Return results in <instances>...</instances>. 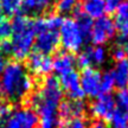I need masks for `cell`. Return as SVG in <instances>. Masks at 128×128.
I'll use <instances>...</instances> for the list:
<instances>
[{"instance_id": "obj_1", "label": "cell", "mask_w": 128, "mask_h": 128, "mask_svg": "<svg viewBox=\"0 0 128 128\" xmlns=\"http://www.w3.org/2000/svg\"><path fill=\"white\" fill-rule=\"evenodd\" d=\"M63 101L60 81L54 76L44 78L39 89L31 96V104L39 120V128H60L58 107Z\"/></svg>"}, {"instance_id": "obj_2", "label": "cell", "mask_w": 128, "mask_h": 128, "mask_svg": "<svg viewBox=\"0 0 128 128\" xmlns=\"http://www.w3.org/2000/svg\"><path fill=\"white\" fill-rule=\"evenodd\" d=\"M34 87V81L30 76L28 68L14 60L7 63L0 77V94L6 100L13 103L23 101L31 94Z\"/></svg>"}, {"instance_id": "obj_3", "label": "cell", "mask_w": 128, "mask_h": 128, "mask_svg": "<svg viewBox=\"0 0 128 128\" xmlns=\"http://www.w3.org/2000/svg\"><path fill=\"white\" fill-rule=\"evenodd\" d=\"M11 31V40H8L10 55L17 60H25L28 57L36 39V28L34 19H31L25 14L16 16Z\"/></svg>"}, {"instance_id": "obj_4", "label": "cell", "mask_w": 128, "mask_h": 128, "mask_svg": "<svg viewBox=\"0 0 128 128\" xmlns=\"http://www.w3.org/2000/svg\"><path fill=\"white\" fill-rule=\"evenodd\" d=\"M34 28H36V39H34L33 48L36 52L46 56L55 52L60 44L58 30L48 28L44 17L34 19Z\"/></svg>"}, {"instance_id": "obj_5", "label": "cell", "mask_w": 128, "mask_h": 128, "mask_svg": "<svg viewBox=\"0 0 128 128\" xmlns=\"http://www.w3.org/2000/svg\"><path fill=\"white\" fill-rule=\"evenodd\" d=\"M39 120L31 108L18 107L10 109L1 118L0 128H37Z\"/></svg>"}, {"instance_id": "obj_6", "label": "cell", "mask_w": 128, "mask_h": 128, "mask_svg": "<svg viewBox=\"0 0 128 128\" xmlns=\"http://www.w3.org/2000/svg\"><path fill=\"white\" fill-rule=\"evenodd\" d=\"M60 43L66 52H77L82 49L86 39L80 31L76 20L72 18H63L60 28Z\"/></svg>"}, {"instance_id": "obj_7", "label": "cell", "mask_w": 128, "mask_h": 128, "mask_svg": "<svg viewBox=\"0 0 128 128\" xmlns=\"http://www.w3.org/2000/svg\"><path fill=\"white\" fill-rule=\"evenodd\" d=\"M115 23L109 17H100L92 24L90 40L96 46H102L115 36Z\"/></svg>"}, {"instance_id": "obj_8", "label": "cell", "mask_w": 128, "mask_h": 128, "mask_svg": "<svg viewBox=\"0 0 128 128\" xmlns=\"http://www.w3.org/2000/svg\"><path fill=\"white\" fill-rule=\"evenodd\" d=\"M115 101V110L112 124L114 128L127 127L128 124V88L120 89L116 96L114 97Z\"/></svg>"}, {"instance_id": "obj_9", "label": "cell", "mask_w": 128, "mask_h": 128, "mask_svg": "<svg viewBox=\"0 0 128 128\" xmlns=\"http://www.w3.org/2000/svg\"><path fill=\"white\" fill-rule=\"evenodd\" d=\"M115 110L114 97L107 95H100L90 104V113L96 119L103 120L106 122H110Z\"/></svg>"}, {"instance_id": "obj_10", "label": "cell", "mask_w": 128, "mask_h": 128, "mask_svg": "<svg viewBox=\"0 0 128 128\" xmlns=\"http://www.w3.org/2000/svg\"><path fill=\"white\" fill-rule=\"evenodd\" d=\"M102 74L92 68H88L82 70L80 76V82L84 95L89 97H97L100 96V83Z\"/></svg>"}, {"instance_id": "obj_11", "label": "cell", "mask_w": 128, "mask_h": 128, "mask_svg": "<svg viewBox=\"0 0 128 128\" xmlns=\"http://www.w3.org/2000/svg\"><path fill=\"white\" fill-rule=\"evenodd\" d=\"M58 81H60L62 90L66 92V95L70 97V100H82L86 96L82 88H81L80 75L75 70L62 75Z\"/></svg>"}, {"instance_id": "obj_12", "label": "cell", "mask_w": 128, "mask_h": 128, "mask_svg": "<svg viewBox=\"0 0 128 128\" xmlns=\"http://www.w3.org/2000/svg\"><path fill=\"white\" fill-rule=\"evenodd\" d=\"M87 107L82 100L62 101L58 107V118L60 122H68L76 118H82Z\"/></svg>"}, {"instance_id": "obj_13", "label": "cell", "mask_w": 128, "mask_h": 128, "mask_svg": "<svg viewBox=\"0 0 128 128\" xmlns=\"http://www.w3.org/2000/svg\"><path fill=\"white\" fill-rule=\"evenodd\" d=\"M28 66L33 75L39 77H45L52 71V60L49 56L42 55L34 51L33 54L28 55Z\"/></svg>"}, {"instance_id": "obj_14", "label": "cell", "mask_w": 128, "mask_h": 128, "mask_svg": "<svg viewBox=\"0 0 128 128\" xmlns=\"http://www.w3.org/2000/svg\"><path fill=\"white\" fill-rule=\"evenodd\" d=\"M75 64H76V58L72 56V54L62 51L60 54H57L55 58L52 60V70H55L56 74L62 76L64 74L72 71Z\"/></svg>"}, {"instance_id": "obj_15", "label": "cell", "mask_w": 128, "mask_h": 128, "mask_svg": "<svg viewBox=\"0 0 128 128\" xmlns=\"http://www.w3.org/2000/svg\"><path fill=\"white\" fill-rule=\"evenodd\" d=\"M52 6V0H23L22 8L25 16L38 17L43 13H46Z\"/></svg>"}, {"instance_id": "obj_16", "label": "cell", "mask_w": 128, "mask_h": 128, "mask_svg": "<svg viewBox=\"0 0 128 128\" xmlns=\"http://www.w3.org/2000/svg\"><path fill=\"white\" fill-rule=\"evenodd\" d=\"M115 86L120 89L128 88V60H121L116 62L114 70L112 71Z\"/></svg>"}, {"instance_id": "obj_17", "label": "cell", "mask_w": 128, "mask_h": 128, "mask_svg": "<svg viewBox=\"0 0 128 128\" xmlns=\"http://www.w3.org/2000/svg\"><path fill=\"white\" fill-rule=\"evenodd\" d=\"M82 11L90 18H100L104 13V0H83Z\"/></svg>"}, {"instance_id": "obj_18", "label": "cell", "mask_w": 128, "mask_h": 128, "mask_svg": "<svg viewBox=\"0 0 128 128\" xmlns=\"http://www.w3.org/2000/svg\"><path fill=\"white\" fill-rule=\"evenodd\" d=\"M75 20L77 23V26L80 28V31L82 32L84 39L87 42V39L90 37V32H92V19L90 17H88L87 14L84 13L83 11H81V8L78 7L76 11H75Z\"/></svg>"}, {"instance_id": "obj_19", "label": "cell", "mask_w": 128, "mask_h": 128, "mask_svg": "<svg viewBox=\"0 0 128 128\" xmlns=\"http://www.w3.org/2000/svg\"><path fill=\"white\" fill-rule=\"evenodd\" d=\"M78 7V0H57L56 2V11L60 16L75 13Z\"/></svg>"}, {"instance_id": "obj_20", "label": "cell", "mask_w": 128, "mask_h": 128, "mask_svg": "<svg viewBox=\"0 0 128 128\" xmlns=\"http://www.w3.org/2000/svg\"><path fill=\"white\" fill-rule=\"evenodd\" d=\"M115 87L114 77L112 71H106L101 75V83H100V95H107L113 92Z\"/></svg>"}, {"instance_id": "obj_21", "label": "cell", "mask_w": 128, "mask_h": 128, "mask_svg": "<svg viewBox=\"0 0 128 128\" xmlns=\"http://www.w3.org/2000/svg\"><path fill=\"white\" fill-rule=\"evenodd\" d=\"M23 0H0V8L7 16H13L18 13L22 8Z\"/></svg>"}, {"instance_id": "obj_22", "label": "cell", "mask_w": 128, "mask_h": 128, "mask_svg": "<svg viewBox=\"0 0 128 128\" xmlns=\"http://www.w3.org/2000/svg\"><path fill=\"white\" fill-rule=\"evenodd\" d=\"M90 49V57H92V64L101 65L106 62L107 58V52L102 46H95V48H89Z\"/></svg>"}, {"instance_id": "obj_23", "label": "cell", "mask_w": 128, "mask_h": 128, "mask_svg": "<svg viewBox=\"0 0 128 128\" xmlns=\"http://www.w3.org/2000/svg\"><path fill=\"white\" fill-rule=\"evenodd\" d=\"M11 31H12L11 22L5 16L0 14V44L7 40V38L11 36Z\"/></svg>"}, {"instance_id": "obj_24", "label": "cell", "mask_w": 128, "mask_h": 128, "mask_svg": "<svg viewBox=\"0 0 128 128\" xmlns=\"http://www.w3.org/2000/svg\"><path fill=\"white\" fill-rule=\"evenodd\" d=\"M76 64H77L82 70L92 68V57H90V49H89V48L78 55V57L76 58Z\"/></svg>"}, {"instance_id": "obj_25", "label": "cell", "mask_w": 128, "mask_h": 128, "mask_svg": "<svg viewBox=\"0 0 128 128\" xmlns=\"http://www.w3.org/2000/svg\"><path fill=\"white\" fill-rule=\"evenodd\" d=\"M115 13H116V17H115L116 23H115V25L121 23H127L128 22V1L121 2L120 6L116 8Z\"/></svg>"}, {"instance_id": "obj_26", "label": "cell", "mask_w": 128, "mask_h": 128, "mask_svg": "<svg viewBox=\"0 0 128 128\" xmlns=\"http://www.w3.org/2000/svg\"><path fill=\"white\" fill-rule=\"evenodd\" d=\"M121 2L122 0H104V12L114 13Z\"/></svg>"}, {"instance_id": "obj_27", "label": "cell", "mask_w": 128, "mask_h": 128, "mask_svg": "<svg viewBox=\"0 0 128 128\" xmlns=\"http://www.w3.org/2000/svg\"><path fill=\"white\" fill-rule=\"evenodd\" d=\"M65 128H87V122L83 118H76L68 121V124Z\"/></svg>"}, {"instance_id": "obj_28", "label": "cell", "mask_w": 128, "mask_h": 128, "mask_svg": "<svg viewBox=\"0 0 128 128\" xmlns=\"http://www.w3.org/2000/svg\"><path fill=\"white\" fill-rule=\"evenodd\" d=\"M124 48L122 46H116L114 50H113V58H114L116 62H119L121 60H124Z\"/></svg>"}, {"instance_id": "obj_29", "label": "cell", "mask_w": 128, "mask_h": 128, "mask_svg": "<svg viewBox=\"0 0 128 128\" xmlns=\"http://www.w3.org/2000/svg\"><path fill=\"white\" fill-rule=\"evenodd\" d=\"M115 28H118V30H119V32H120V36L128 39V22L127 23L116 24Z\"/></svg>"}, {"instance_id": "obj_30", "label": "cell", "mask_w": 128, "mask_h": 128, "mask_svg": "<svg viewBox=\"0 0 128 128\" xmlns=\"http://www.w3.org/2000/svg\"><path fill=\"white\" fill-rule=\"evenodd\" d=\"M8 110L10 109L7 108V104L4 102V98H2V96H1V94H0V116L2 118Z\"/></svg>"}, {"instance_id": "obj_31", "label": "cell", "mask_w": 128, "mask_h": 128, "mask_svg": "<svg viewBox=\"0 0 128 128\" xmlns=\"http://www.w3.org/2000/svg\"><path fill=\"white\" fill-rule=\"evenodd\" d=\"M6 58H5V55H2L1 52H0V77H1V75L4 72V69L6 66Z\"/></svg>"}, {"instance_id": "obj_32", "label": "cell", "mask_w": 128, "mask_h": 128, "mask_svg": "<svg viewBox=\"0 0 128 128\" xmlns=\"http://www.w3.org/2000/svg\"><path fill=\"white\" fill-rule=\"evenodd\" d=\"M89 128H108L106 126V124H103L102 121H96L94 124H92V126Z\"/></svg>"}, {"instance_id": "obj_33", "label": "cell", "mask_w": 128, "mask_h": 128, "mask_svg": "<svg viewBox=\"0 0 128 128\" xmlns=\"http://www.w3.org/2000/svg\"><path fill=\"white\" fill-rule=\"evenodd\" d=\"M124 54H126V56H127V58H128V42H127V44L124 45Z\"/></svg>"}, {"instance_id": "obj_34", "label": "cell", "mask_w": 128, "mask_h": 128, "mask_svg": "<svg viewBox=\"0 0 128 128\" xmlns=\"http://www.w3.org/2000/svg\"><path fill=\"white\" fill-rule=\"evenodd\" d=\"M122 128H128V127H122Z\"/></svg>"}]
</instances>
